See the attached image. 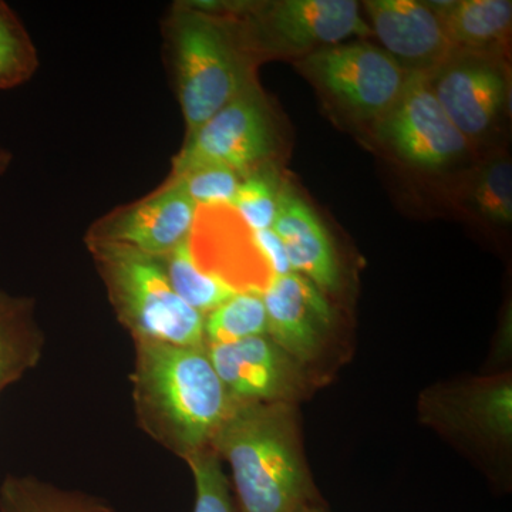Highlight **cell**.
<instances>
[{
    "mask_svg": "<svg viewBox=\"0 0 512 512\" xmlns=\"http://www.w3.org/2000/svg\"><path fill=\"white\" fill-rule=\"evenodd\" d=\"M130 380L140 429L181 460L214 450L237 404L212 366L207 346L136 340Z\"/></svg>",
    "mask_w": 512,
    "mask_h": 512,
    "instance_id": "6da1fadb",
    "label": "cell"
},
{
    "mask_svg": "<svg viewBox=\"0 0 512 512\" xmlns=\"http://www.w3.org/2000/svg\"><path fill=\"white\" fill-rule=\"evenodd\" d=\"M298 404H237L214 441L231 468L237 512H302L325 503L303 453Z\"/></svg>",
    "mask_w": 512,
    "mask_h": 512,
    "instance_id": "7a4b0ae2",
    "label": "cell"
},
{
    "mask_svg": "<svg viewBox=\"0 0 512 512\" xmlns=\"http://www.w3.org/2000/svg\"><path fill=\"white\" fill-rule=\"evenodd\" d=\"M165 29L190 137L244 92L252 80L244 53L220 16L192 5L175 6Z\"/></svg>",
    "mask_w": 512,
    "mask_h": 512,
    "instance_id": "3957f363",
    "label": "cell"
},
{
    "mask_svg": "<svg viewBox=\"0 0 512 512\" xmlns=\"http://www.w3.org/2000/svg\"><path fill=\"white\" fill-rule=\"evenodd\" d=\"M86 244L116 318L134 342L205 346L204 315L174 292L157 258L111 242Z\"/></svg>",
    "mask_w": 512,
    "mask_h": 512,
    "instance_id": "277c9868",
    "label": "cell"
},
{
    "mask_svg": "<svg viewBox=\"0 0 512 512\" xmlns=\"http://www.w3.org/2000/svg\"><path fill=\"white\" fill-rule=\"evenodd\" d=\"M274 124L254 83L218 111L192 136L173 160L170 177L202 165H222L242 177L268 163L275 153Z\"/></svg>",
    "mask_w": 512,
    "mask_h": 512,
    "instance_id": "5b68a950",
    "label": "cell"
},
{
    "mask_svg": "<svg viewBox=\"0 0 512 512\" xmlns=\"http://www.w3.org/2000/svg\"><path fill=\"white\" fill-rule=\"evenodd\" d=\"M303 67L353 116L377 121L392 110L410 76L392 56L367 42L316 50Z\"/></svg>",
    "mask_w": 512,
    "mask_h": 512,
    "instance_id": "8992f818",
    "label": "cell"
},
{
    "mask_svg": "<svg viewBox=\"0 0 512 512\" xmlns=\"http://www.w3.org/2000/svg\"><path fill=\"white\" fill-rule=\"evenodd\" d=\"M205 346L235 404H298L309 394L308 369L268 335Z\"/></svg>",
    "mask_w": 512,
    "mask_h": 512,
    "instance_id": "52a82bcc",
    "label": "cell"
},
{
    "mask_svg": "<svg viewBox=\"0 0 512 512\" xmlns=\"http://www.w3.org/2000/svg\"><path fill=\"white\" fill-rule=\"evenodd\" d=\"M377 130L400 157L427 170L453 163L470 143L434 96L429 73H410L402 96L377 121Z\"/></svg>",
    "mask_w": 512,
    "mask_h": 512,
    "instance_id": "ba28073f",
    "label": "cell"
},
{
    "mask_svg": "<svg viewBox=\"0 0 512 512\" xmlns=\"http://www.w3.org/2000/svg\"><path fill=\"white\" fill-rule=\"evenodd\" d=\"M197 208L180 183L168 178L153 194L94 222L86 241L126 245L161 258L190 238Z\"/></svg>",
    "mask_w": 512,
    "mask_h": 512,
    "instance_id": "9c48e42d",
    "label": "cell"
},
{
    "mask_svg": "<svg viewBox=\"0 0 512 512\" xmlns=\"http://www.w3.org/2000/svg\"><path fill=\"white\" fill-rule=\"evenodd\" d=\"M188 242L195 264L238 293L262 295L275 278L256 247L254 229L231 205L198 207Z\"/></svg>",
    "mask_w": 512,
    "mask_h": 512,
    "instance_id": "30bf717a",
    "label": "cell"
},
{
    "mask_svg": "<svg viewBox=\"0 0 512 512\" xmlns=\"http://www.w3.org/2000/svg\"><path fill=\"white\" fill-rule=\"evenodd\" d=\"M252 22L259 42L279 52H316L373 33L355 0H282L259 9Z\"/></svg>",
    "mask_w": 512,
    "mask_h": 512,
    "instance_id": "8fae6325",
    "label": "cell"
},
{
    "mask_svg": "<svg viewBox=\"0 0 512 512\" xmlns=\"http://www.w3.org/2000/svg\"><path fill=\"white\" fill-rule=\"evenodd\" d=\"M268 336L308 369L325 355L336 325L325 293L295 274L275 276L262 293Z\"/></svg>",
    "mask_w": 512,
    "mask_h": 512,
    "instance_id": "7c38bea8",
    "label": "cell"
},
{
    "mask_svg": "<svg viewBox=\"0 0 512 512\" xmlns=\"http://www.w3.org/2000/svg\"><path fill=\"white\" fill-rule=\"evenodd\" d=\"M430 86L448 119L467 138L483 137L493 128L507 101V76L487 57L454 53L429 73Z\"/></svg>",
    "mask_w": 512,
    "mask_h": 512,
    "instance_id": "4fadbf2b",
    "label": "cell"
},
{
    "mask_svg": "<svg viewBox=\"0 0 512 512\" xmlns=\"http://www.w3.org/2000/svg\"><path fill=\"white\" fill-rule=\"evenodd\" d=\"M427 421L451 436L477 441L490 448L510 447L512 440L511 377L474 380L430 394Z\"/></svg>",
    "mask_w": 512,
    "mask_h": 512,
    "instance_id": "5bb4252c",
    "label": "cell"
},
{
    "mask_svg": "<svg viewBox=\"0 0 512 512\" xmlns=\"http://www.w3.org/2000/svg\"><path fill=\"white\" fill-rule=\"evenodd\" d=\"M365 9L384 52L407 73L434 72L457 52L430 3L370 0Z\"/></svg>",
    "mask_w": 512,
    "mask_h": 512,
    "instance_id": "9a60e30c",
    "label": "cell"
},
{
    "mask_svg": "<svg viewBox=\"0 0 512 512\" xmlns=\"http://www.w3.org/2000/svg\"><path fill=\"white\" fill-rule=\"evenodd\" d=\"M272 229L284 242L295 274L305 276L323 293H338L342 286L338 255L316 212L291 188L282 187Z\"/></svg>",
    "mask_w": 512,
    "mask_h": 512,
    "instance_id": "2e32d148",
    "label": "cell"
},
{
    "mask_svg": "<svg viewBox=\"0 0 512 512\" xmlns=\"http://www.w3.org/2000/svg\"><path fill=\"white\" fill-rule=\"evenodd\" d=\"M45 335L37 323L35 303L0 289V393L39 365Z\"/></svg>",
    "mask_w": 512,
    "mask_h": 512,
    "instance_id": "e0dca14e",
    "label": "cell"
},
{
    "mask_svg": "<svg viewBox=\"0 0 512 512\" xmlns=\"http://www.w3.org/2000/svg\"><path fill=\"white\" fill-rule=\"evenodd\" d=\"M439 13L451 43L456 49L485 52L505 42L510 35V0H461L430 3Z\"/></svg>",
    "mask_w": 512,
    "mask_h": 512,
    "instance_id": "ac0fdd59",
    "label": "cell"
},
{
    "mask_svg": "<svg viewBox=\"0 0 512 512\" xmlns=\"http://www.w3.org/2000/svg\"><path fill=\"white\" fill-rule=\"evenodd\" d=\"M0 512H117L96 495L64 490L32 476H8L0 485Z\"/></svg>",
    "mask_w": 512,
    "mask_h": 512,
    "instance_id": "d6986e66",
    "label": "cell"
},
{
    "mask_svg": "<svg viewBox=\"0 0 512 512\" xmlns=\"http://www.w3.org/2000/svg\"><path fill=\"white\" fill-rule=\"evenodd\" d=\"M157 259L163 265L174 292L201 315H208L238 293L220 278L207 274L195 264L188 239Z\"/></svg>",
    "mask_w": 512,
    "mask_h": 512,
    "instance_id": "ffe728a7",
    "label": "cell"
},
{
    "mask_svg": "<svg viewBox=\"0 0 512 512\" xmlns=\"http://www.w3.org/2000/svg\"><path fill=\"white\" fill-rule=\"evenodd\" d=\"M261 335H268V316L259 293H237L204 316L205 345L237 342Z\"/></svg>",
    "mask_w": 512,
    "mask_h": 512,
    "instance_id": "44dd1931",
    "label": "cell"
},
{
    "mask_svg": "<svg viewBox=\"0 0 512 512\" xmlns=\"http://www.w3.org/2000/svg\"><path fill=\"white\" fill-rule=\"evenodd\" d=\"M39 67L32 37L15 10L0 0V90L28 82Z\"/></svg>",
    "mask_w": 512,
    "mask_h": 512,
    "instance_id": "7402d4cb",
    "label": "cell"
},
{
    "mask_svg": "<svg viewBox=\"0 0 512 512\" xmlns=\"http://www.w3.org/2000/svg\"><path fill=\"white\" fill-rule=\"evenodd\" d=\"M256 168L242 178L231 207L254 231L272 228L278 212L282 187L278 175L266 167Z\"/></svg>",
    "mask_w": 512,
    "mask_h": 512,
    "instance_id": "603a6c76",
    "label": "cell"
},
{
    "mask_svg": "<svg viewBox=\"0 0 512 512\" xmlns=\"http://www.w3.org/2000/svg\"><path fill=\"white\" fill-rule=\"evenodd\" d=\"M195 484L192 512H237L231 483L222 470L217 451L207 450L185 460Z\"/></svg>",
    "mask_w": 512,
    "mask_h": 512,
    "instance_id": "cb8c5ba5",
    "label": "cell"
},
{
    "mask_svg": "<svg viewBox=\"0 0 512 512\" xmlns=\"http://www.w3.org/2000/svg\"><path fill=\"white\" fill-rule=\"evenodd\" d=\"M471 202L478 214L494 224L512 222V167L508 160L487 165L473 187Z\"/></svg>",
    "mask_w": 512,
    "mask_h": 512,
    "instance_id": "d4e9b609",
    "label": "cell"
},
{
    "mask_svg": "<svg viewBox=\"0 0 512 512\" xmlns=\"http://www.w3.org/2000/svg\"><path fill=\"white\" fill-rule=\"evenodd\" d=\"M170 178L180 183L197 207H211L231 205L244 177L222 165H202L180 177Z\"/></svg>",
    "mask_w": 512,
    "mask_h": 512,
    "instance_id": "484cf974",
    "label": "cell"
},
{
    "mask_svg": "<svg viewBox=\"0 0 512 512\" xmlns=\"http://www.w3.org/2000/svg\"><path fill=\"white\" fill-rule=\"evenodd\" d=\"M256 247L261 252L266 266L274 276H285L292 274L291 264L286 255L284 242L276 235L274 229H262L254 231Z\"/></svg>",
    "mask_w": 512,
    "mask_h": 512,
    "instance_id": "4316f807",
    "label": "cell"
},
{
    "mask_svg": "<svg viewBox=\"0 0 512 512\" xmlns=\"http://www.w3.org/2000/svg\"><path fill=\"white\" fill-rule=\"evenodd\" d=\"M10 161H12V154L6 151L5 148L0 147V174L8 170Z\"/></svg>",
    "mask_w": 512,
    "mask_h": 512,
    "instance_id": "83f0119b",
    "label": "cell"
},
{
    "mask_svg": "<svg viewBox=\"0 0 512 512\" xmlns=\"http://www.w3.org/2000/svg\"><path fill=\"white\" fill-rule=\"evenodd\" d=\"M302 512H330L326 503L313 504L311 507L305 508Z\"/></svg>",
    "mask_w": 512,
    "mask_h": 512,
    "instance_id": "f1b7e54d",
    "label": "cell"
}]
</instances>
